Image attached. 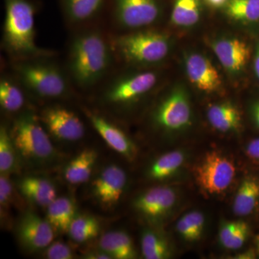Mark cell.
Instances as JSON below:
<instances>
[{
  "label": "cell",
  "mask_w": 259,
  "mask_h": 259,
  "mask_svg": "<svg viewBox=\"0 0 259 259\" xmlns=\"http://www.w3.org/2000/svg\"><path fill=\"white\" fill-rule=\"evenodd\" d=\"M236 175L233 162L216 151L206 153L194 168L197 184L210 194L225 192L233 183Z\"/></svg>",
  "instance_id": "obj_6"
},
{
  "label": "cell",
  "mask_w": 259,
  "mask_h": 259,
  "mask_svg": "<svg viewBox=\"0 0 259 259\" xmlns=\"http://www.w3.org/2000/svg\"><path fill=\"white\" fill-rule=\"evenodd\" d=\"M116 18L122 26L139 28L154 23L160 13L157 0H115Z\"/></svg>",
  "instance_id": "obj_10"
},
{
  "label": "cell",
  "mask_w": 259,
  "mask_h": 259,
  "mask_svg": "<svg viewBox=\"0 0 259 259\" xmlns=\"http://www.w3.org/2000/svg\"><path fill=\"white\" fill-rule=\"evenodd\" d=\"M247 156L253 161L259 162V138L252 140L246 147Z\"/></svg>",
  "instance_id": "obj_36"
},
{
  "label": "cell",
  "mask_w": 259,
  "mask_h": 259,
  "mask_svg": "<svg viewBox=\"0 0 259 259\" xmlns=\"http://www.w3.org/2000/svg\"><path fill=\"white\" fill-rule=\"evenodd\" d=\"M259 200V180L253 177L245 178L237 191L233 212L238 216H246L253 212Z\"/></svg>",
  "instance_id": "obj_22"
},
{
  "label": "cell",
  "mask_w": 259,
  "mask_h": 259,
  "mask_svg": "<svg viewBox=\"0 0 259 259\" xmlns=\"http://www.w3.org/2000/svg\"><path fill=\"white\" fill-rule=\"evenodd\" d=\"M100 248L112 258L133 259L136 258V251L131 237L125 232H107L99 242Z\"/></svg>",
  "instance_id": "obj_20"
},
{
  "label": "cell",
  "mask_w": 259,
  "mask_h": 259,
  "mask_svg": "<svg viewBox=\"0 0 259 259\" xmlns=\"http://www.w3.org/2000/svg\"><path fill=\"white\" fill-rule=\"evenodd\" d=\"M189 223L191 228L199 238H201L203 232L204 218L203 214L198 211H192L183 216Z\"/></svg>",
  "instance_id": "obj_34"
},
{
  "label": "cell",
  "mask_w": 259,
  "mask_h": 259,
  "mask_svg": "<svg viewBox=\"0 0 259 259\" xmlns=\"http://www.w3.org/2000/svg\"><path fill=\"white\" fill-rule=\"evenodd\" d=\"M226 13L233 20L245 23L259 20V0H229Z\"/></svg>",
  "instance_id": "obj_28"
},
{
  "label": "cell",
  "mask_w": 259,
  "mask_h": 259,
  "mask_svg": "<svg viewBox=\"0 0 259 259\" xmlns=\"http://www.w3.org/2000/svg\"><path fill=\"white\" fill-rule=\"evenodd\" d=\"M157 76L144 71L121 77L107 89L105 100L112 105H123L137 100L154 88Z\"/></svg>",
  "instance_id": "obj_7"
},
{
  "label": "cell",
  "mask_w": 259,
  "mask_h": 259,
  "mask_svg": "<svg viewBox=\"0 0 259 259\" xmlns=\"http://www.w3.org/2000/svg\"><path fill=\"white\" fill-rule=\"evenodd\" d=\"M206 3L214 8H221L226 6L229 0H205Z\"/></svg>",
  "instance_id": "obj_37"
},
{
  "label": "cell",
  "mask_w": 259,
  "mask_h": 259,
  "mask_svg": "<svg viewBox=\"0 0 259 259\" xmlns=\"http://www.w3.org/2000/svg\"><path fill=\"white\" fill-rule=\"evenodd\" d=\"M253 68H254L255 74L259 80V44L257 46L256 50H255Z\"/></svg>",
  "instance_id": "obj_38"
},
{
  "label": "cell",
  "mask_w": 259,
  "mask_h": 259,
  "mask_svg": "<svg viewBox=\"0 0 259 259\" xmlns=\"http://www.w3.org/2000/svg\"><path fill=\"white\" fill-rule=\"evenodd\" d=\"M176 200V192L173 189L157 187L150 189L137 197L134 202V207L143 215L154 219L169 212Z\"/></svg>",
  "instance_id": "obj_15"
},
{
  "label": "cell",
  "mask_w": 259,
  "mask_h": 259,
  "mask_svg": "<svg viewBox=\"0 0 259 259\" xmlns=\"http://www.w3.org/2000/svg\"><path fill=\"white\" fill-rule=\"evenodd\" d=\"M25 102L23 93L14 83L8 79L0 83V105L7 112L18 111Z\"/></svg>",
  "instance_id": "obj_31"
},
{
  "label": "cell",
  "mask_w": 259,
  "mask_h": 259,
  "mask_svg": "<svg viewBox=\"0 0 259 259\" xmlns=\"http://www.w3.org/2000/svg\"><path fill=\"white\" fill-rule=\"evenodd\" d=\"M17 151L10 134L5 127L0 131V171L8 175L14 171L17 166Z\"/></svg>",
  "instance_id": "obj_30"
},
{
  "label": "cell",
  "mask_w": 259,
  "mask_h": 259,
  "mask_svg": "<svg viewBox=\"0 0 259 259\" xmlns=\"http://www.w3.org/2000/svg\"><path fill=\"white\" fill-rule=\"evenodd\" d=\"M185 68L191 83L201 91L212 93L221 88V75L212 62L202 54H192L187 56Z\"/></svg>",
  "instance_id": "obj_13"
},
{
  "label": "cell",
  "mask_w": 259,
  "mask_h": 259,
  "mask_svg": "<svg viewBox=\"0 0 259 259\" xmlns=\"http://www.w3.org/2000/svg\"><path fill=\"white\" fill-rule=\"evenodd\" d=\"M127 175L116 165L105 167L93 183V193L97 202L105 209L117 205L125 190Z\"/></svg>",
  "instance_id": "obj_11"
},
{
  "label": "cell",
  "mask_w": 259,
  "mask_h": 259,
  "mask_svg": "<svg viewBox=\"0 0 259 259\" xmlns=\"http://www.w3.org/2000/svg\"><path fill=\"white\" fill-rule=\"evenodd\" d=\"M110 61V47L99 32H84L71 42L70 72L79 86L85 88L97 83L107 72Z\"/></svg>",
  "instance_id": "obj_1"
},
{
  "label": "cell",
  "mask_w": 259,
  "mask_h": 259,
  "mask_svg": "<svg viewBox=\"0 0 259 259\" xmlns=\"http://www.w3.org/2000/svg\"><path fill=\"white\" fill-rule=\"evenodd\" d=\"M10 136L18 152L28 161L45 162L55 156L47 133L34 115L20 116L15 120Z\"/></svg>",
  "instance_id": "obj_3"
},
{
  "label": "cell",
  "mask_w": 259,
  "mask_h": 259,
  "mask_svg": "<svg viewBox=\"0 0 259 259\" xmlns=\"http://www.w3.org/2000/svg\"><path fill=\"white\" fill-rule=\"evenodd\" d=\"M88 116L94 128L110 148L130 161L134 159L137 154L136 146L122 130L97 114L88 112Z\"/></svg>",
  "instance_id": "obj_16"
},
{
  "label": "cell",
  "mask_w": 259,
  "mask_h": 259,
  "mask_svg": "<svg viewBox=\"0 0 259 259\" xmlns=\"http://www.w3.org/2000/svg\"><path fill=\"white\" fill-rule=\"evenodd\" d=\"M17 72L25 87L37 96L57 98L67 91V83L59 68L40 62L18 64Z\"/></svg>",
  "instance_id": "obj_5"
},
{
  "label": "cell",
  "mask_w": 259,
  "mask_h": 259,
  "mask_svg": "<svg viewBox=\"0 0 259 259\" xmlns=\"http://www.w3.org/2000/svg\"><path fill=\"white\" fill-rule=\"evenodd\" d=\"M185 156L181 151H170L157 158L151 167L148 175L154 180H163L176 173L185 161Z\"/></svg>",
  "instance_id": "obj_24"
},
{
  "label": "cell",
  "mask_w": 259,
  "mask_h": 259,
  "mask_svg": "<svg viewBox=\"0 0 259 259\" xmlns=\"http://www.w3.org/2000/svg\"><path fill=\"white\" fill-rule=\"evenodd\" d=\"M13 200V187L6 175L0 177V206L1 213L8 212Z\"/></svg>",
  "instance_id": "obj_32"
},
{
  "label": "cell",
  "mask_w": 259,
  "mask_h": 259,
  "mask_svg": "<svg viewBox=\"0 0 259 259\" xmlns=\"http://www.w3.org/2000/svg\"><path fill=\"white\" fill-rule=\"evenodd\" d=\"M256 245H257V250H258V252L259 253V235L256 237Z\"/></svg>",
  "instance_id": "obj_41"
},
{
  "label": "cell",
  "mask_w": 259,
  "mask_h": 259,
  "mask_svg": "<svg viewBox=\"0 0 259 259\" xmlns=\"http://www.w3.org/2000/svg\"><path fill=\"white\" fill-rule=\"evenodd\" d=\"M207 116L212 127L221 132H233L241 129V112L231 102L210 105L207 109Z\"/></svg>",
  "instance_id": "obj_17"
},
{
  "label": "cell",
  "mask_w": 259,
  "mask_h": 259,
  "mask_svg": "<svg viewBox=\"0 0 259 259\" xmlns=\"http://www.w3.org/2000/svg\"><path fill=\"white\" fill-rule=\"evenodd\" d=\"M238 258H243V259H248V258H254L255 255L254 251L252 250H247L245 253H241V254L238 255Z\"/></svg>",
  "instance_id": "obj_40"
},
{
  "label": "cell",
  "mask_w": 259,
  "mask_h": 259,
  "mask_svg": "<svg viewBox=\"0 0 259 259\" xmlns=\"http://www.w3.org/2000/svg\"><path fill=\"white\" fill-rule=\"evenodd\" d=\"M177 230L180 236L186 241L192 242L199 239L184 217L181 218L177 223Z\"/></svg>",
  "instance_id": "obj_35"
},
{
  "label": "cell",
  "mask_w": 259,
  "mask_h": 259,
  "mask_svg": "<svg viewBox=\"0 0 259 259\" xmlns=\"http://www.w3.org/2000/svg\"><path fill=\"white\" fill-rule=\"evenodd\" d=\"M212 49L223 68L231 74L239 73L249 61V47L240 39H218L212 42Z\"/></svg>",
  "instance_id": "obj_14"
},
{
  "label": "cell",
  "mask_w": 259,
  "mask_h": 259,
  "mask_svg": "<svg viewBox=\"0 0 259 259\" xmlns=\"http://www.w3.org/2000/svg\"><path fill=\"white\" fill-rule=\"evenodd\" d=\"M46 258L49 259H71L74 253L69 245L63 242L51 243L46 248Z\"/></svg>",
  "instance_id": "obj_33"
},
{
  "label": "cell",
  "mask_w": 259,
  "mask_h": 259,
  "mask_svg": "<svg viewBox=\"0 0 259 259\" xmlns=\"http://www.w3.org/2000/svg\"><path fill=\"white\" fill-rule=\"evenodd\" d=\"M18 187L27 199L41 207H48L56 198L55 186L41 177H25L19 182Z\"/></svg>",
  "instance_id": "obj_18"
},
{
  "label": "cell",
  "mask_w": 259,
  "mask_h": 259,
  "mask_svg": "<svg viewBox=\"0 0 259 259\" xmlns=\"http://www.w3.org/2000/svg\"><path fill=\"white\" fill-rule=\"evenodd\" d=\"M199 0H175L171 13V22L180 27L193 26L200 18Z\"/></svg>",
  "instance_id": "obj_25"
},
{
  "label": "cell",
  "mask_w": 259,
  "mask_h": 259,
  "mask_svg": "<svg viewBox=\"0 0 259 259\" xmlns=\"http://www.w3.org/2000/svg\"><path fill=\"white\" fill-rule=\"evenodd\" d=\"M104 0H62L67 18L80 23L91 18L102 8Z\"/></svg>",
  "instance_id": "obj_26"
},
{
  "label": "cell",
  "mask_w": 259,
  "mask_h": 259,
  "mask_svg": "<svg viewBox=\"0 0 259 259\" xmlns=\"http://www.w3.org/2000/svg\"><path fill=\"white\" fill-rule=\"evenodd\" d=\"M114 47L129 62L153 64L163 60L169 51V41L161 32H134L117 37Z\"/></svg>",
  "instance_id": "obj_4"
},
{
  "label": "cell",
  "mask_w": 259,
  "mask_h": 259,
  "mask_svg": "<svg viewBox=\"0 0 259 259\" xmlns=\"http://www.w3.org/2000/svg\"><path fill=\"white\" fill-rule=\"evenodd\" d=\"M100 223L93 216H76L68 233L71 240L76 243H85L96 238L100 233Z\"/></svg>",
  "instance_id": "obj_27"
},
{
  "label": "cell",
  "mask_w": 259,
  "mask_h": 259,
  "mask_svg": "<svg viewBox=\"0 0 259 259\" xmlns=\"http://www.w3.org/2000/svg\"><path fill=\"white\" fill-rule=\"evenodd\" d=\"M192 110L188 95L182 88H177L160 104L155 120L160 127L178 131L190 125Z\"/></svg>",
  "instance_id": "obj_8"
},
{
  "label": "cell",
  "mask_w": 259,
  "mask_h": 259,
  "mask_svg": "<svg viewBox=\"0 0 259 259\" xmlns=\"http://www.w3.org/2000/svg\"><path fill=\"white\" fill-rule=\"evenodd\" d=\"M54 232L47 220L33 212H26L20 219L17 233L21 244L30 251L45 249L52 243Z\"/></svg>",
  "instance_id": "obj_12"
},
{
  "label": "cell",
  "mask_w": 259,
  "mask_h": 259,
  "mask_svg": "<svg viewBox=\"0 0 259 259\" xmlns=\"http://www.w3.org/2000/svg\"><path fill=\"white\" fill-rule=\"evenodd\" d=\"M252 114H253V120H254L255 124L259 127V101L253 105Z\"/></svg>",
  "instance_id": "obj_39"
},
{
  "label": "cell",
  "mask_w": 259,
  "mask_h": 259,
  "mask_svg": "<svg viewBox=\"0 0 259 259\" xmlns=\"http://www.w3.org/2000/svg\"><path fill=\"white\" fill-rule=\"evenodd\" d=\"M40 121L56 139L74 142L82 139L84 125L79 117L67 109L49 107L42 112Z\"/></svg>",
  "instance_id": "obj_9"
},
{
  "label": "cell",
  "mask_w": 259,
  "mask_h": 259,
  "mask_svg": "<svg viewBox=\"0 0 259 259\" xmlns=\"http://www.w3.org/2000/svg\"><path fill=\"white\" fill-rule=\"evenodd\" d=\"M4 41L10 51L25 56L45 55L35 44V8L29 0H5Z\"/></svg>",
  "instance_id": "obj_2"
},
{
  "label": "cell",
  "mask_w": 259,
  "mask_h": 259,
  "mask_svg": "<svg viewBox=\"0 0 259 259\" xmlns=\"http://www.w3.org/2000/svg\"><path fill=\"white\" fill-rule=\"evenodd\" d=\"M76 216V206L68 197H56L48 206L47 220L55 233H69L70 226Z\"/></svg>",
  "instance_id": "obj_19"
},
{
  "label": "cell",
  "mask_w": 259,
  "mask_h": 259,
  "mask_svg": "<svg viewBox=\"0 0 259 259\" xmlns=\"http://www.w3.org/2000/svg\"><path fill=\"white\" fill-rule=\"evenodd\" d=\"M141 248L146 259H164L169 256V248L166 240L153 231H147L143 234Z\"/></svg>",
  "instance_id": "obj_29"
},
{
  "label": "cell",
  "mask_w": 259,
  "mask_h": 259,
  "mask_svg": "<svg viewBox=\"0 0 259 259\" xmlns=\"http://www.w3.org/2000/svg\"><path fill=\"white\" fill-rule=\"evenodd\" d=\"M248 235L249 226L244 221L225 223L220 230V241L228 249H239L246 241Z\"/></svg>",
  "instance_id": "obj_23"
},
{
  "label": "cell",
  "mask_w": 259,
  "mask_h": 259,
  "mask_svg": "<svg viewBox=\"0 0 259 259\" xmlns=\"http://www.w3.org/2000/svg\"><path fill=\"white\" fill-rule=\"evenodd\" d=\"M97 160V153L93 149H85L68 163L64 170V178L71 185L88 182Z\"/></svg>",
  "instance_id": "obj_21"
}]
</instances>
